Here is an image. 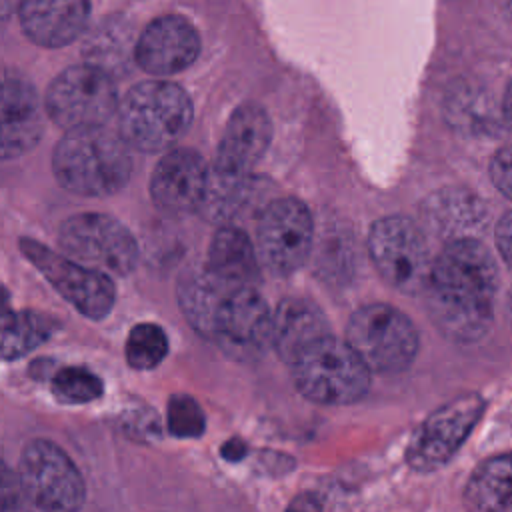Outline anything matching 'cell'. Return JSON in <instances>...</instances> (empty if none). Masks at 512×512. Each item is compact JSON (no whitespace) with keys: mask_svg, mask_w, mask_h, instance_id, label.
I'll return each instance as SVG.
<instances>
[{"mask_svg":"<svg viewBox=\"0 0 512 512\" xmlns=\"http://www.w3.org/2000/svg\"><path fill=\"white\" fill-rule=\"evenodd\" d=\"M498 268L490 250L472 236L448 240L432 260L426 282L434 324L456 342L480 340L492 324Z\"/></svg>","mask_w":512,"mask_h":512,"instance_id":"obj_1","label":"cell"},{"mask_svg":"<svg viewBox=\"0 0 512 512\" xmlns=\"http://www.w3.org/2000/svg\"><path fill=\"white\" fill-rule=\"evenodd\" d=\"M178 304L198 334L236 360H256L272 346V312L254 284L200 268L180 282Z\"/></svg>","mask_w":512,"mask_h":512,"instance_id":"obj_2","label":"cell"},{"mask_svg":"<svg viewBox=\"0 0 512 512\" xmlns=\"http://www.w3.org/2000/svg\"><path fill=\"white\" fill-rule=\"evenodd\" d=\"M52 172L58 184L72 194L112 196L132 176L130 146L104 126L66 130L54 148Z\"/></svg>","mask_w":512,"mask_h":512,"instance_id":"obj_3","label":"cell"},{"mask_svg":"<svg viewBox=\"0 0 512 512\" xmlns=\"http://www.w3.org/2000/svg\"><path fill=\"white\" fill-rule=\"evenodd\" d=\"M118 134L130 148L162 152L188 130L194 108L184 88L166 80H146L132 86L118 102Z\"/></svg>","mask_w":512,"mask_h":512,"instance_id":"obj_4","label":"cell"},{"mask_svg":"<svg viewBox=\"0 0 512 512\" xmlns=\"http://www.w3.org/2000/svg\"><path fill=\"white\" fill-rule=\"evenodd\" d=\"M296 388L320 404H352L370 386V370L346 340L328 334L302 352L292 364Z\"/></svg>","mask_w":512,"mask_h":512,"instance_id":"obj_5","label":"cell"},{"mask_svg":"<svg viewBox=\"0 0 512 512\" xmlns=\"http://www.w3.org/2000/svg\"><path fill=\"white\" fill-rule=\"evenodd\" d=\"M370 372L396 374L418 354V332L412 320L392 304L376 302L358 308L344 338Z\"/></svg>","mask_w":512,"mask_h":512,"instance_id":"obj_6","label":"cell"},{"mask_svg":"<svg viewBox=\"0 0 512 512\" xmlns=\"http://www.w3.org/2000/svg\"><path fill=\"white\" fill-rule=\"evenodd\" d=\"M44 110L64 130L104 126L118 110L114 80L96 64L62 70L46 90Z\"/></svg>","mask_w":512,"mask_h":512,"instance_id":"obj_7","label":"cell"},{"mask_svg":"<svg viewBox=\"0 0 512 512\" xmlns=\"http://www.w3.org/2000/svg\"><path fill=\"white\" fill-rule=\"evenodd\" d=\"M368 252L382 278L404 294L424 292L432 260L424 234L404 216H386L372 224Z\"/></svg>","mask_w":512,"mask_h":512,"instance_id":"obj_8","label":"cell"},{"mask_svg":"<svg viewBox=\"0 0 512 512\" xmlns=\"http://www.w3.org/2000/svg\"><path fill=\"white\" fill-rule=\"evenodd\" d=\"M18 478L24 498L40 510L68 512L84 504L82 474L70 456L50 440L36 438L24 446Z\"/></svg>","mask_w":512,"mask_h":512,"instance_id":"obj_9","label":"cell"},{"mask_svg":"<svg viewBox=\"0 0 512 512\" xmlns=\"http://www.w3.org/2000/svg\"><path fill=\"white\" fill-rule=\"evenodd\" d=\"M60 248L76 262L112 272L130 274L138 262V244L130 230L108 214L84 212L62 222Z\"/></svg>","mask_w":512,"mask_h":512,"instance_id":"obj_10","label":"cell"},{"mask_svg":"<svg viewBox=\"0 0 512 512\" xmlns=\"http://www.w3.org/2000/svg\"><path fill=\"white\" fill-rule=\"evenodd\" d=\"M20 250L80 314L90 320L108 316L116 300L114 282L108 272L60 256L32 238H22Z\"/></svg>","mask_w":512,"mask_h":512,"instance_id":"obj_11","label":"cell"},{"mask_svg":"<svg viewBox=\"0 0 512 512\" xmlns=\"http://www.w3.org/2000/svg\"><path fill=\"white\" fill-rule=\"evenodd\" d=\"M484 408V398L470 392L434 410L422 422L408 446V464L420 472L444 466L468 438Z\"/></svg>","mask_w":512,"mask_h":512,"instance_id":"obj_12","label":"cell"},{"mask_svg":"<svg viewBox=\"0 0 512 512\" xmlns=\"http://www.w3.org/2000/svg\"><path fill=\"white\" fill-rule=\"evenodd\" d=\"M312 216L296 198L272 200L258 222V256L274 274L298 270L312 248Z\"/></svg>","mask_w":512,"mask_h":512,"instance_id":"obj_13","label":"cell"},{"mask_svg":"<svg viewBox=\"0 0 512 512\" xmlns=\"http://www.w3.org/2000/svg\"><path fill=\"white\" fill-rule=\"evenodd\" d=\"M200 54L196 28L180 14L152 20L134 46L136 64L152 76H172L186 70Z\"/></svg>","mask_w":512,"mask_h":512,"instance_id":"obj_14","label":"cell"},{"mask_svg":"<svg viewBox=\"0 0 512 512\" xmlns=\"http://www.w3.org/2000/svg\"><path fill=\"white\" fill-rule=\"evenodd\" d=\"M44 104L18 74H0V160L30 152L44 132Z\"/></svg>","mask_w":512,"mask_h":512,"instance_id":"obj_15","label":"cell"},{"mask_svg":"<svg viewBox=\"0 0 512 512\" xmlns=\"http://www.w3.org/2000/svg\"><path fill=\"white\" fill-rule=\"evenodd\" d=\"M208 166L190 148H172L156 164L150 178V196L156 208L168 214L198 210L206 186Z\"/></svg>","mask_w":512,"mask_h":512,"instance_id":"obj_16","label":"cell"},{"mask_svg":"<svg viewBox=\"0 0 512 512\" xmlns=\"http://www.w3.org/2000/svg\"><path fill=\"white\" fill-rule=\"evenodd\" d=\"M270 140L272 120L268 112L256 102H246L232 112L212 166L250 176Z\"/></svg>","mask_w":512,"mask_h":512,"instance_id":"obj_17","label":"cell"},{"mask_svg":"<svg viewBox=\"0 0 512 512\" xmlns=\"http://www.w3.org/2000/svg\"><path fill=\"white\" fill-rule=\"evenodd\" d=\"M90 0H20L24 34L38 46L60 48L74 42L88 24Z\"/></svg>","mask_w":512,"mask_h":512,"instance_id":"obj_18","label":"cell"},{"mask_svg":"<svg viewBox=\"0 0 512 512\" xmlns=\"http://www.w3.org/2000/svg\"><path fill=\"white\" fill-rule=\"evenodd\" d=\"M328 334L330 324L324 312L310 300L286 298L272 312V346L286 364Z\"/></svg>","mask_w":512,"mask_h":512,"instance_id":"obj_19","label":"cell"},{"mask_svg":"<svg viewBox=\"0 0 512 512\" xmlns=\"http://www.w3.org/2000/svg\"><path fill=\"white\" fill-rule=\"evenodd\" d=\"M204 266L228 282L254 284L258 278V252L244 230L230 222L220 224L208 246Z\"/></svg>","mask_w":512,"mask_h":512,"instance_id":"obj_20","label":"cell"},{"mask_svg":"<svg viewBox=\"0 0 512 512\" xmlns=\"http://www.w3.org/2000/svg\"><path fill=\"white\" fill-rule=\"evenodd\" d=\"M464 504L470 510H512V452L484 460L464 488Z\"/></svg>","mask_w":512,"mask_h":512,"instance_id":"obj_21","label":"cell"},{"mask_svg":"<svg viewBox=\"0 0 512 512\" xmlns=\"http://www.w3.org/2000/svg\"><path fill=\"white\" fill-rule=\"evenodd\" d=\"M422 214H426V220L436 232L450 236V240L470 236L486 218L478 198L464 190H442L434 194Z\"/></svg>","mask_w":512,"mask_h":512,"instance_id":"obj_22","label":"cell"},{"mask_svg":"<svg viewBox=\"0 0 512 512\" xmlns=\"http://www.w3.org/2000/svg\"><path fill=\"white\" fill-rule=\"evenodd\" d=\"M250 176L234 174L216 166H208L206 186L198 210L216 224H228L236 218L250 196Z\"/></svg>","mask_w":512,"mask_h":512,"instance_id":"obj_23","label":"cell"},{"mask_svg":"<svg viewBox=\"0 0 512 512\" xmlns=\"http://www.w3.org/2000/svg\"><path fill=\"white\" fill-rule=\"evenodd\" d=\"M54 324L32 310L0 312V358L16 360L50 340Z\"/></svg>","mask_w":512,"mask_h":512,"instance_id":"obj_24","label":"cell"},{"mask_svg":"<svg viewBox=\"0 0 512 512\" xmlns=\"http://www.w3.org/2000/svg\"><path fill=\"white\" fill-rule=\"evenodd\" d=\"M168 352V338L158 324L140 322L126 338V362L134 370L156 368Z\"/></svg>","mask_w":512,"mask_h":512,"instance_id":"obj_25","label":"cell"},{"mask_svg":"<svg viewBox=\"0 0 512 512\" xmlns=\"http://www.w3.org/2000/svg\"><path fill=\"white\" fill-rule=\"evenodd\" d=\"M52 392L60 402L86 404L102 394V380L86 368L66 366L52 376Z\"/></svg>","mask_w":512,"mask_h":512,"instance_id":"obj_26","label":"cell"},{"mask_svg":"<svg viewBox=\"0 0 512 512\" xmlns=\"http://www.w3.org/2000/svg\"><path fill=\"white\" fill-rule=\"evenodd\" d=\"M168 430L178 438H196L206 428L200 404L188 394H176L168 402Z\"/></svg>","mask_w":512,"mask_h":512,"instance_id":"obj_27","label":"cell"},{"mask_svg":"<svg viewBox=\"0 0 512 512\" xmlns=\"http://www.w3.org/2000/svg\"><path fill=\"white\" fill-rule=\"evenodd\" d=\"M22 504L24 492L18 472H14L4 460H0V512L22 508Z\"/></svg>","mask_w":512,"mask_h":512,"instance_id":"obj_28","label":"cell"},{"mask_svg":"<svg viewBox=\"0 0 512 512\" xmlns=\"http://www.w3.org/2000/svg\"><path fill=\"white\" fill-rule=\"evenodd\" d=\"M490 178L494 186L512 200V146L500 148L490 160Z\"/></svg>","mask_w":512,"mask_h":512,"instance_id":"obj_29","label":"cell"},{"mask_svg":"<svg viewBox=\"0 0 512 512\" xmlns=\"http://www.w3.org/2000/svg\"><path fill=\"white\" fill-rule=\"evenodd\" d=\"M494 242L496 248L500 252V256L504 258V262L512 268V212H506L494 230Z\"/></svg>","mask_w":512,"mask_h":512,"instance_id":"obj_30","label":"cell"},{"mask_svg":"<svg viewBox=\"0 0 512 512\" xmlns=\"http://www.w3.org/2000/svg\"><path fill=\"white\" fill-rule=\"evenodd\" d=\"M246 454V444L240 442L238 438H232L228 440L224 446H222V456L228 460V462H238L242 460Z\"/></svg>","mask_w":512,"mask_h":512,"instance_id":"obj_31","label":"cell"},{"mask_svg":"<svg viewBox=\"0 0 512 512\" xmlns=\"http://www.w3.org/2000/svg\"><path fill=\"white\" fill-rule=\"evenodd\" d=\"M504 118L512 128V82H510V86L506 90V96H504Z\"/></svg>","mask_w":512,"mask_h":512,"instance_id":"obj_32","label":"cell"},{"mask_svg":"<svg viewBox=\"0 0 512 512\" xmlns=\"http://www.w3.org/2000/svg\"><path fill=\"white\" fill-rule=\"evenodd\" d=\"M4 302H6V294H4V290L0 286V306H4Z\"/></svg>","mask_w":512,"mask_h":512,"instance_id":"obj_33","label":"cell"},{"mask_svg":"<svg viewBox=\"0 0 512 512\" xmlns=\"http://www.w3.org/2000/svg\"><path fill=\"white\" fill-rule=\"evenodd\" d=\"M510 308H512V290H510Z\"/></svg>","mask_w":512,"mask_h":512,"instance_id":"obj_34","label":"cell"},{"mask_svg":"<svg viewBox=\"0 0 512 512\" xmlns=\"http://www.w3.org/2000/svg\"><path fill=\"white\" fill-rule=\"evenodd\" d=\"M510 6H512V0H510Z\"/></svg>","mask_w":512,"mask_h":512,"instance_id":"obj_35","label":"cell"}]
</instances>
